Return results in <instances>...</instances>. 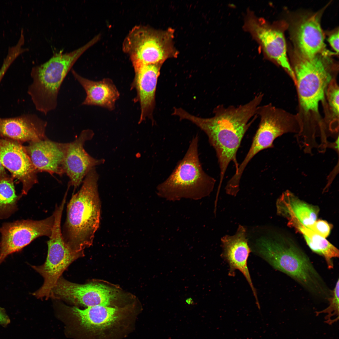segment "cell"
Returning a JSON list of instances; mask_svg holds the SVG:
<instances>
[{
	"mask_svg": "<svg viewBox=\"0 0 339 339\" xmlns=\"http://www.w3.org/2000/svg\"><path fill=\"white\" fill-rule=\"evenodd\" d=\"M259 105V102L255 99L237 107L219 105L213 110L214 116L208 118L195 116L181 108L175 111V116L180 120L191 121L207 135L210 144L215 150L219 165L218 189L230 163H234L235 172L238 169L237 152L245 133L257 117Z\"/></svg>",
	"mask_w": 339,
	"mask_h": 339,
	"instance_id": "obj_1",
	"label": "cell"
},
{
	"mask_svg": "<svg viewBox=\"0 0 339 339\" xmlns=\"http://www.w3.org/2000/svg\"><path fill=\"white\" fill-rule=\"evenodd\" d=\"M259 253L274 268L289 276L310 294L327 300L332 290L327 285L309 258L292 239L282 234L257 239Z\"/></svg>",
	"mask_w": 339,
	"mask_h": 339,
	"instance_id": "obj_2",
	"label": "cell"
},
{
	"mask_svg": "<svg viewBox=\"0 0 339 339\" xmlns=\"http://www.w3.org/2000/svg\"><path fill=\"white\" fill-rule=\"evenodd\" d=\"M99 175L95 168L86 175L79 190L73 193L67 207L62 234L67 245L77 252H83L93 242L100 222L101 203Z\"/></svg>",
	"mask_w": 339,
	"mask_h": 339,
	"instance_id": "obj_3",
	"label": "cell"
},
{
	"mask_svg": "<svg viewBox=\"0 0 339 339\" xmlns=\"http://www.w3.org/2000/svg\"><path fill=\"white\" fill-rule=\"evenodd\" d=\"M325 55L308 58L298 54L291 66L298 98L297 114L305 124H316L321 120L319 103L324 100L330 83L336 78L337 66Z\"/></svg>",
	"mask_w": 339,
	"mask_h": 339,
	"instance_id": "obj_4",
	"label": "cell"
},
{
	"mask_svg": "<svg viewBox=\"0 0 339 339\" xmlns=\"http://www.w3.org/2000/svg\"><path fill=\"white\" fill-rule=\"evenodd\" d=\"M197 135L192 139L183 158L169 176L157 188V194L171 201L199 200L209 195L216 180L203 170L198 153Z\"/></svg>",
	"mask_w": 339,
	"mask_h": 339,
	"instance_id": "obj_5",
	"label": "cell"
},
{
	"mask_svg": "<svg viewBox=\"0 0 339 339\" xmlns=\"http://www.w3.org/2000/svg\"><path fill=\"white\" fill-rule=\"evenodd\" d=\"M94 44L91 40L70 52L56 53L46 62L32 68V82L27 92L36 110L46 115L56 108L59 92L66 76L80 56Z\"/></svg>",
	"mask_w": 339,
	"mask_h": 339,
	"instance_id": "obj_6",
	"label": "cell"
},
{
	"mask_svg": "<svg viewBox=\"0 0 339 339\" xmlns=\"http://www.w3.org/2000/svg\"><path fill=\"white\" fill-rule=\"evenodd\" d=\"M174 34L171 28L162 30L136 26L124 40L123 50L130 56L132 63L163 64L178 55L173 44Z\"/></svg>",
	"mask_w": 339,
	"mask_h": 339,
	"instance_id": "obj_7",
	"label": "cell"
},
{
	"mask_svg": "<svg viewBox=\"0 0 339 339\" xmlns=\"http://www.w3.org/2000/svg\"><path fill=\"white\" fill-rule=\"evenodd\" d=\"M257 115L260 117V122L250 147L237 171L228 181L234 187L239 186L245 168L256 155L263 150L273 148V142L278 137L285 133H293L295 130L294 121L290 114L271 103L259 106Z\"/></svg>",
	"mask_w": 339,
	"mask_h": 339,
	"instance_id": "obj_8",
	"label": "cell"
},
{
	"mask_svg": "<svg viewBox=\"0 0 339 339\" xmlns=\"http://www.w3.org/2000/svg\"><path fill=\"white\" fill-rule=\"evenodd\" d=\"M63 211L62 207H56L53 213L54 223L47 242L48 250L46 261L40 266H31L44 279L42 286L33 293L37 298H50L52 290L63 272L72 262L84 255L83 252L72 250L63 239L61 226Z\"/></svg>",
	"mask_w": 339,
	"mask_h": 339,
	"instance_id": "obj_9",
	"label": "cell"
},
{
	"mask_svg": "<svg viewBox=\"0 0 339 339\" xmlns=\"http://www.w3.org/2000/svg\"><path fill=\"white\" fill-rule=\"evenodd\" d=\"M55 221L54 213L43 219H22L5 222L0 227V264L8 255L20 251L35 239L51 235Z\"/></svg>",
	"mask_w": 339,
	"mask_h": 339,
	"instance_id": "obj_10",
	"label": "cell"
},
{
	"mask_svg": "<svg viewBox=\"0 0 339 339\" xmlns=\"http://www.w3.org/2000/svg\"><path fill=\"white\" fill-rule=\"evenodd\" d=\"M244 27L260 45L266 56L282 66L294 84L295 77L288 59L283 31L250 11L246 16Z\"/></svg>",
	"mask_w": 339,
	"mask_h": 339,
	"instance_id": "obj_11",
	"label": "cell"
},
{
	"mask_svg": "<svg viewBox=\"0 0 339 339\" xmlns=\"http://www.w3.org/2000/svg\"><path fill=\"white\" fill-rule=\"evenodd\" d=\"M115 297V291L105 285L96 283L78 284L70 282L61 277L52 289L51 296L87 307L108 306Z\"/></svg>",
	"mask_w": 339,
	"mask_h": 339,
	"instance_id": "obj_12",
	"label": "cell"
},
{
	"mask_svg": "<svg viewBox=\"0 0 339 339\" xmlns=\"http://www.w3.org/2000/svg\"><path fill=\"white\" fill-rule=\"evenodd\" d=\"M0 161L12 176L22 184L21 196L26 195L38 183L37 169L32 163L24 146L17 142L0 138Z\"/></svg>",
	"mask_w": 339,
	"mask_h": 339,
	"instance_id": "obj_13",
	"label": "cell"
},
{
	"mask_svg": "<svg viewBox=\"0 0 339 339\" xmlns=\"http://www.w3.org/2000/svg\"><path fill=\"white\" fill-rule=\"evenodd\" d=\"M94 135L92 130H84L74 141L68 143L64 161V171L69 179L68 187L73 186L74 192L90 170L105 162L104 159L93 157L84 149L85 143L91 140Z\"/></svg>",
	"mask_w": 339,
	"mask_h": 339,
	"instance_id": "obj_14",
	"label": "cell"
},
{
	"mask_svg": "<svg viewBox=\"0 0 339 339\" xmlns=\"http://www.w3.org/2000/svg\"><path fill=\"white\" fill-rule=\"evenodd\" d=\"M163 64H132L135 75L132 86L137 92L136 100L139 102L141 114L139 123L148 118L154 123L153 112L155 104L158 79Z\"/></svg>",
	"mask_w": 339,
	"mask_h": 339,
	"instance_id": "obj_15",
	"label": "cell"
},
{
	"mask_svg": "<svg viewBox=\"0 0 339 339\" xmlns=\"http://www.w3.org/2000/svg\"><path fill=\"white\" fill-rule=\"evenodd\" d=\"M68 143L51 141L47 137L29 142L24 146L32 163L38 172H46L52 175L65 173L64 161Z\"/></svg>",
	"mask_w": 339,
	"mask_h": 339,
	"instance_id": "obj_16",
	"label": "cell"
},
{
	"mask_svg": "<svg viewBox=\"0 0 339 339\" xmlns=\"http://www.w3.org/2000/svg\"><path fill=\"white\" fill-rule=\"evenodd\" d=\"M47 122L35 114L17 117L0 118V138L20 143L38 141L47 137Z\"/></svg>",
	"mask_w": 339,
	"mask_h": 339,
	"instance_id": "obj_17",
	"label": "cell"
},
{
	"mask_svg": "<svg viewBox=\"0 0 339 339\" xmlns=\"http://www.w3.org/2000/svg\"><path fill=\"white\" fill-rule=\"evenodd\" d=\"M223 256L229 266V274L234 276L235 270H238L243 274L248 282L256 301L259 303L256 290L253 284L247 265L251 250L248 245L246 229L239 226L235 234L226 235L221 239Z\"/></svg>",
	"mask_w": 339,
	"mask_h": 339,
	"instance_id": "obj_18",
	"label": "cell"
},
{
	"mask_svg": "<svg viewBox=\"0 0 339 339\" xmlns=\"http://www.w3.org/2000/svg\"><path fill=\"white\" fill-rule=\"evenodd\" d=\"M294 38L300 55L308 58L324 51V35L321 28L319 14H315L302 19L295 29Z\"/></svg>",
	"mask_w": 339,
	"mask_h": 339,
	"instance_id": "obj_19",
	"label": "cell"
},
{
	"mask_svg": "<svg viewBox=\"0 0 339 339\" xmlns=\"http://www.w3.org/2000/svg\"><path fill=\"white\" fill-rule=\"evenodd\" d=\"M71 72L75 79L84 89L86 97L82 105L97 106L113 110L116 101L120 96V93L112 80L104 78L95 81L82 76L74 70Z\"/></svg>",
	"mask_w": 339,
	"mask_h": 339,
	"instance_id": "obj_20",
	"label": "cell"
},
{
	"mask_svg": "<svg viewBox=\"0 0 339 339\" xmlns=\"http://www.w3.org/2000/svg\"><path fill=\"white\" fill-rule=\"evenodd\" d=\"M277 213L287 220L294 218L309 228L317 220L319 207L302 200L289 190L284 192L276 202Z\"/></svg>",
	"mask_w": 339,
	"mask_h": 339,
	"instance_id": "obj_21",
	"label": "cell"
},
{
	"mask_svg": "<svg viewBox=\"0 0 339 339\" xmlns=\"http://www.w3.org/2000/svg\"><path fill=\"white\" fill-rule=\"evenodd\" d=\"M82 326L94 331L105 329L112 326L118 318L116 308L98 305L81 309L77 307H68Z\"/></svg>",
	"mask_w": 339,
	"mask_h": 339,
	"instance_id": "obj_22",
	"label": "cell"
},
{
	"mask_svg": "<svg viewBox=\"0 0 339 339\" xmlns=\"http://www.w3.org/2000/svg\"><path fill=\"white\" fill-rule=\"evenodd\" d=\"M288 221V226L294 228L303 234L307 245L311 250L324 258L328 268L333 269V259L339 257L338 249L326 238L304 226L297 220L293 218Z\"/></svg>",
	"mask_w": 339,
	"mask_h": 339,
	"instance_id": "obj_23",
	"label": "cell"
},
{
	"mask_svg": "<svg viewBox=\"0 0 339 339\" xmlns=\"http://www.w3.org/2000/svg\"><path fill=\"white\" fill-rule=\"evenodd\" d=\"M339 86L336 78L332 80L326 90L321 103L324 112L323 122L329 136L337 137L339 128Z\"/></svg>",
	"mask_w": 339,
	"mask_h": 339,
	"instance_id": "obj_24",
	"label": "cell"
},
{
	"mask_svg": "<svg viewBox=\"0 0 339 339\" xmlns=\"http://www.w3.org/2000/svg\"><path fill=\"white\" fill-rule=\"evenodd\" d=\"M21 197L16 193L13 178L0 179V219L8 218L17 211Z\"/></svg>",
	"mask_w": 339,
	"mask_h": 339,
	"instance_id": "obj_25",
	"label": "cell"
},
{
	"mask_svg": "<svg viewBox=\"0 0 339 339\" xmlns=\"http://www.w3.org/2000/svg\"><path fill=\"white\" fill-rule=\"evenodd\" d=\"M339 280L338 279L335 287L332 290V296L328 300L329 305L326 309L319 312H317V314L320 313H326V322L330 324L331 318L334 316L339 318Z\"/></svg>",
	"mask_w": 339,
	"mask_h": 339,
	"instance_id": "obj_26",
	"label": "cell"
},
{
	"mask_svg": "<svg viewBox=\"0 0 339 339\" xmlns=\"http://www.w3.org/2000/svg\"><path fill=\"white\" fill-rule=\"evenodd\" d=\"M331 224L323 220H316L309 228L315 233L326 238L329 235L331 229Z\"/></svg>",
	"mask_w": 339,
	"mask_h": 339,
	"instance_id": "obj_27",
	"label": "cell"
},
{
	"mask_svg": "<svg viewBox=\"0 0 339 339\" xmlns=\"http://www.w3.org/2000/svg\"><path fill=\"white\" fill-rule=\"evenodd\" d=\"M18 56V54L15 51H8V55L4 59L0 69V83L7 70Z\"/></svg>",
	"mask_w": 339,
	"mask_h": 339,
	"instance_id": "obj_28",
	"label": "cell"
},
{
	"mask_svg": "<svg viewBox=\"0 0 339 339\" xmlns=\"http://www.w3.org/2000/svg\"><path fill=\"white\" fill-rule=\"evenodd\" d=\"M328 41L336 53L339 51V31H336L329 37Z\"/></svg>",
	"mask_w": 339,
	"mask_h": 339,
	"instance_id": "obj_29",
	"label": "cell"
},
{
	"mask_svg": "<svg viewBox=\"0 0 339 339\" xmlns=\"http://www.w3.org/2000/svg\"><path fill=\"white\" fill-rule=\"evenodd\" d=\"M339 136L336 139L335 141L333 142L328 143L327 145V148H330L333 149L336 151L338 154L339 153Z\"/></svg>",
	"mask_w": 339,
	"mask_h": 339,
	"instance_id": "obj_30",
	"label": "cell"
},
{
	"mask_svg": "<svg viewBox=\"0 0 339 339\" xmlns=\"http://www.w3.org/2000/svg\"><path fill=\"white\" fill-rule=\"evenodd\" d=\"M9 321L7 316L0 309V324H7Z\"/></svg>",
	"mask_w": 339,
	"mask_h": 339,
	"instance_id": "obj_31",
	"label": "cell"
},
{
	"mask_svg": "<svg viewBox=\"0 0 339 339\" xmlns=\"http://www.w3.org/2000/svg\"><path fill=\"white\" fill-rule=\"evenodd\" d=\"M8 176L5 171L4 167L0 161V179Z\"/></svg>",
	"mask_w": 339,
	"mask_h": 339,
	"instance_id": "obj_32",
	"label": "cell"
},
{
	"mask_svg": "<svg viewBox=\"0 0 339 339\" xmlns=\"http://www.w3.org/2000/svg\"><path fill=\"white\" fill-rule=\"evenodd\" d=\"M186 304L189 306H193L196 304L193 299L191 297H187L185 299V300Z\"/></svg>",
	"mask_w": 339,
	"mask_h": 339,
	"instance_id": "obj_33",
	"label": "cell"
}]
</instances>
